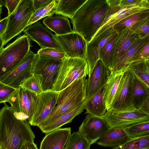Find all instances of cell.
<instances>
[{
  "label": "cell",
  "instance_id": "obj_12",
  "mask_svg": "<svg viewBox=\"0 0 149 149\" xmlns=\"http://www.w3.org/2000/svg\"><path fill=\"white\" fill-rule=\"evenodd\" d=\"M110 128H124L134 124L149 121V114L136 110L117 112L109 109L103 117Z\"/></svg>",
  "mask_w": 149,
  "mask_h": 149
},
{
  "label": "cell",
  "instance_id": "obj_37",
  "mask_svg": "<svg viewBox=\"0 0 149 149\" xmlns=\"http://www.w3.org/2000/svg\"><path fill=\"white\" fill-rule=\"evenodd\" d=\"M37 54L40 56L55 60L63 59L68 57L63 50L50 47L40 48Z\"/></svg>",
  "mask_w": 149,
  "mask_h": 149
},
{
  "label": "cell",
  "instance_id": "obj_42",
  "mask_svg": "<svg viewBox=\"0 0 149 149\" xmlns=\"http://www.w3.org/2000/svg\"><path fill=\"white\" fill-rule=\"evenodd\" d=\"M53 0H33V5L35 11L42 8L51 2Z\"/></svg>",
  "mask_w": 149,
  "mask_h": 149
},
{
  "label": "cell",
  "instance_id": "obj_34",
  "mask_svg": "<svg viewBox=\"0 0 149 149\" xmlns=\"http://www.w3.org/2000/svg\"><path fill=\"white\" fill-rule=\"evenodd\" d=\"M130 139L149 135V121L137 123L123 128Z\"/></svg>",
  "mask_w": 149,
  "mask_h": 149
},
{
  "label": "cell",
  "instance_id": "obj_21",
  "mask_svg": "<svg viewBox=\"0 0 149 149\" xmlns=\"http://www.w3.org/2000/svg\"><path fill=\"white\" fill-rule=\"evenodd\" d=\"M85 102L78 104L63 112L50 124L41 130L47 134L61 128L63 125L71 122L77 116L81 113L84 109Z\"/></svg>",
  "mask_w": 149,
  "mask_h": 149
},
{
  "label": "cell",
  "instance_id": "obj_49",
  "mask_svg": "<svg viewBox=\"0 0 149 149\" xmlns=\"http://www.w3.org/2000/svg\"><path fill=\"white\" fill-rule=\"evenodd\" d=\"M2 8H0V18H1V14L2 13Z\"/></svg>",
  "mask_w": 149,
  "mask_h": 149
},
{
  "label": "cell",
  "instance_id": "obj_4",
  "mask_svg": "<svg viewBox=\"0 0 149 149\" xmlns=\"http://www.w3.org/2000/svg\"><path fill=\"white\" fill-rule=\"evenodd\" d=\"M30 40L24 34L3 48L0 53V79L15 68L30 51Z\"/></svg>",
  "mask_w": 149,
  "mask_h": 149
},
{
  "label": "cell",
  "instance_id": "obj_24",
  "mask_svg": "<svg viewBox=\"0 0 149 149\" xmlns=\"http://www.w3.org/2000/svg\"><path fill=\"white\" fill-rule=\"evenodd\" d=\"M42 22L56 35H62L73 32L68 17L61 15L47 17L44 19Z\"/></svg>",
  "mask_w": 149,
  "mask_h": 149
},
{
  "label": "cell",
  "instance_id": "obj_14",
  "mask_svg": "<svg viewBox=\"0 0 149 149\" xmlns=\"http://www.w3.org/2000/svg\"><path fill=\"white\" fill-rule=\"evenodd\" d=\"M110 128L103 117L88 114L78 132L91 145L96 143Z\"/></svg>",
  "mask_w": 149,
  "mask_h": 149
},
{
  "label": "cell",
  "instance_id": "obj_10",
  "mask_svg": "<svg viewBox=\"0 0 149 149\" xmlns=\"http://www.w3.org/2000/svg\"><path fill=\"white\" fill-rule=\"evenodd\" d=\"M133 77L127 70L124 72L110 109L117 112L137 109L132 102Z\"/></svg>",
  "mask_w": 149,
  "mask_h": 149
},
{
  "label": "cell",
  "instance_id": "obj_45",
  "mask_svg": "<svg viewBox=\"0 0 149 149\" xmlns=\"http://www.w3.org/2000/svg\"><path fill=\"white\" fill-rule=\"evenodd\" d=\"M9 19L8 16L0 20V36H1L6 30Z\"/></svg>",
  "mask_w": 149,
  "mask_h": 149
},
{
  "label": "cell",
  "instance_id": "obj_7",
  "mask_svg": "<svg viewBox=\"0 0 149 149\" xmlns=\"http://www.w3.org/2000/svg\"><path fill=\"white\" fill-rule=\"evenodd\" d=\"M35 11L33 0H21L15 11L8 15L9 19L6 30L1 36L4 45L24 31Z\"/></svg>",
  "mask_w": 149,
  "mask_h": 149
},
{
  "label": "cell",
  "instance_id": "obj_50",
  "mask_svg": "<svg viewBox=\"0 0 149 149\" xmlns=\"http://www.w3.org/2000/svg\"></svg>",
  "mask_w": 149,
  "mask_h": 149
},
{
  "label": "cell",
  "instance_id": "obj_41",
  "mask_svg": "<svg viewBox=\"0 0 149 149\" xmlns=\"http://www.w3.org/2000/svg\"><path fill=\"white\" fill-rule=\"evenodd\" d=\"M21 0H5L6 7L8 10V16L10 15L15 11Z\"/></svg>",
  "mask_w": 149,
  "mask_h": 149
},
{
  "label": "cell",
  "instance_id": "obj_48",
  "mask_svg": "<svg viewBox=\"0 0 149 149\" xmlns=\"http://www.w3.org/2000/svg\"><path fill=\"white\" fill-rule=\"evenodd\" d=\"M3 6L6 7V3L5 0H0V8Z\"/></svg>",
  "mask_w": 149,
  "mask_h": 149
},
{
  "label": "cell",
  "instance_id": "obj_46",
  "mask_svg": "<svg viewBox=\"0 0 149 149\" xmlns=\"http://www.w3.org/2000/svg\"><path fill=\"white\" fill-rule=\"evenodd\" d=\"M149 98L144 102L138 109L147 114H149Z\"/></svg>",
  "mask_w": 149,
  "mask_h": 149
},
{
  "label": "cell",
  "instance_id": "obj_26",
  "mask_svg": "<svg viewBox=\"0 0 149 149\" xmlns=\"http://www.w3.org/2000/svg\"><path fill=\"white\" fill-rule=\"evenodd\" d=\"M103 87L86 100L84 106V109L86 110L85 114L100 117L104 116L107 111L103 98Z\"/></svg>",
  "mask_w": 149,
  "mask_h": 149
},
{
  "label": "cell",
  "instance_id": "obj_47",
  "mask_svg": "<svg viewBox=\"0 0 149 149\" xmlns=\"http://www.w3.org/2000/svg\"><path fill=\"white\" fill-rule=\"evenodd\" d=\"M4 44L1 36H0V53L3 48Z\"/></svg>",
  "mask_w": 149,
  "mask_h": 149
},
{
  "label": "cell",
  "instance_id": "obj_18",
  "mask_svg": "<svg viewBox=\"0 0 149 149\" xmlns=\"http://www.w3.org/2000/svg\"><path fill=\"white\" fill-rule=\"evenodd\" d=\"M116 30L117 32L118 36L112 52L111 66L110 72L127 49L140 38L137 34L133 33L127 27Z\"/></svg>",
  "mask_w": 149,
  "mask_h": 149
},
{
  "label": "cell",
  "instance_id": "obj_5",
  "mask_svg": "<svg viewBox=\"0 0 149 149\" xmlns=\"http://www.w3.org/2000/svg\"><path fill=\"white\" fill-rule=\"evenodd\" d=\"M88 74L86 59L66 57L62 60L53 90L60 91L76 80L86 78Z\"/></svg>",
  "mask_w": 149,
  "mask_h": 149
},
{
  "label": "cell",
  "instance_id": "obj_31",
  "mask_svg": "<svg viewBox=\"0 0 149 149\" xmlns=\"http://www.w3.org/2000/svg\"><path fill=\"white\" fill-rule=\"evenodd\" d=\"M149 18V10L131 15L120 21L113 26L115 30L127 27L131 30L137 23Z\"/></svg>",
  "mask_w": 149,
  "mask_h": 149
},
{
  "label": "cell",
  "instance_id": "obj_40",
  "mask_svg": "<svg viewBox=\"0 0 149 149\" xmlns=\"http://www.w3.org/2000/svg\"><path fill=\"white\" fill-rule=\"evenodd\" d=\"M148 60H149V42L138 51L130 64L134 62Z\"/></svg>",
  "mask_w": 149,
  "mask_h": 149
},
{
  "label": "cell",
  "instance_id": "obj_39",
  "mask_svg": "<svg viewBox=\"0 0 149 149\" xmlns=\"http://www.w3.org/2000/svg\"><path fill=\"white\" fill-rule=\"evenodd\" d=\"M16 89L0 81V103L6 102Z\"/></svg>",
  "mask_w": 149,
  "mask_h": 149
},
{
  "label": "cell",
  "instance_id": "obj_9",
  "mask_svg": "<svg viewBox=\"0 0 149 149\" xmlns=\"http://www.w3.org/2000/svg\"><path fill=\"white\" fill-rule=\"evenodd\" d=\"M36 54L32 65V73L42 77L43 92L53 90L63 59H53Z\"/></svg>",
  "mask_w": 149,
  "mask_h": 149
},
{
  "label": "cell",
  "instance_id": "obj_33",
  "mask_svg": "<svg viewBox=\"0 0 149 149\" xmlns=\"http://www.w3.org/2000/svg\"><path fill=\"white\" fill-rule=\"evenodd\" d=\"M91 145L78 131L70 134L64 149H90Z\"/></svg>",
  "mask_w": 149,
  "mask_h": 149
},
{
  "label": "cell",
  "instance_id": "obj_20",
  "mask_svg": "<svg viewBox=\"0 0 149 149\" xmlns=\"http://www.w3.org/2000/svg\"><path fill=\"white\" fill-rule=\"evenodd\" d=\"M114 30L113 27L111 28L98 37L87 43L86 59L88 65L89 74L99 59V53L101 48Z\"/></svg>",
  "mask_w": 149,
  "mask_h": 149
},
{
  "label": "cell",
  "instance_id": "obj_35",
  "mask_svg": "<svg viewBox=\"0 0 149 149\" xmlns=\"http://www.w3.org/2000/svg\"><path fill=\"white\" fill-rule=\"evenodd\" d=\"M149 149V135L130 139L120 146L111 149Z\"/></svg>",
  "mask_w": 149,
  "mask_h": 149
},
{
  "label": "cell",
  "instance_id": "obj_30",
  "mask_svg": "<svg viewBox=\"0 0 149 149\" xmlns=\"http://www.w3.org/2000/svg\"><path fill=\"white\" fill-rule=\"evenodd\" d=\"M117 36V32L114 29L107 38L99 53V59L104 63L109 69V72L111 66L112 52Z\"/></svg>",
  "mask_w": 149,
  "mask_h": 149
},
{
  "label": "cell",
  "instance_id": "obj_38",
  "mask_svg": "<svg viewBox=\"0 0 149 149\" xmlns=\"http://www.w3.org/2000/svg\"><path fill=\"white\" fill-rule=\"evenodd\" d=\"M131 30L140 38L149 36V18L137 23Z\"/></svg>",
  "mask_w": 149,
  "mask_h": 149
},
{
  "label": "cell",
  "instance_id": "obj_3",
  "mask_svg": "<svg viewBox=\"0 0 149 149\" xmlns=\"http://www.w3.org/2000/svg\"><path fill=\"white\" fill-rule=\"evenodd\" d=\"M86 78L76 80L58 92L55 106L47 118L38 127L41 130L47 126L63 112L86 100Z\"/></svg>",
  "mask_w": 149,
  "mask_h": 149
},
{
  "label": "cell",
  "instance_id": "obj_44",
  "mask_svg": "<svg viewBox=\"0 0 149 149\" xmlns=\"http://www.w3.org/2000/svg\"><path fill=\"white\" fill-rule=\"evenodd\" d=\"M143 0H120L119 5L121 6H132L139 4Z\"/></svg>",
  "mask_w": 149,
  "mask_h": 149
},
{
  "label": "cell",
  "instance_id": "obj_2",
  "mask_svg": "<svg viewBox=\"0 0 149 149\" xmlns=\"http://www.w3.org/2000/svg\"><path fill=\"white\" fill-rule=\"evenodd\" d=\"M3 103L0 109V149H18L23 142H34L30 125L17 119L10 107Z\"/></svg>",
  "mask_w": 149,
  "mask_h": 149
},
{
  "label": "cell",
  "instance_id": "obj_23",
  "mask_svg": "<svg viewBox=\"0 0 149 149\" xmlns=\"http://www.w3.org/2000/svg\"><path fill=\"white\" fill-rule=\"evenodd\" d=\"M149 42V36L139 38L127 51L110 71L109 76L123 70H126L130 62L138 51Z\"/></svg>",
  "mask_w": 149,
  "mask_h": 149
},
{
  "label": "cell",
  "instance_id": "obj_1",
  "mask_svg": "<svg viewBox=\"0 0 149 149\" xmlns=\"http://www.w3.org/2000/svg\"><path fill=\"white\" fill-rule=\"evenodd\" d=\"M109 8L107 0H86L71 19L73 32L90 42L103 23Z\"/></svg>",
  "mask_w": 149,
  "mask_h": 149
},
{
  "label": "cell",
  "instance_id": "obj_28",
  "mask_svg": "<svg viewBox=\"0 0 149 149\" xmlns=\"http://www.w3.org/2000/svg\"><path fill=\"white\" fill-rule=\"evenodd\" d=\"M86 0H59L55 15L72 19Z\"/></svg>",
  "mask_w": 149,
  "mask_h": 149
},
{
  "label": "cell",
  "instance_id": "obj_29",
  "mask_svg": "<svg viewBox=\"0 0 149 149\" xmlns=\"http://www.w3.org/2000/svg\"><path fill=\"white\" fill-rule=\"evenodd\" d=\"M127 70L149 87V60L132 63Z\"/></svg>",
  "mask_w": 149,
  "mask_h": 149
},
{
  "label": "cell",
  "instance_id": "obj_43",
  "mask_svg": "<svg viewBox=\"0 0 149 149\" xmlns=\"http://www.w3.org/2000/svg\"><path fill=\"white\" fill-rule=\"evenodd\" d=\"M18 149H38L34 142H23L19 146Z\"/></svg>",
  "mask_w": 149,
  "mask_h": 149
},
{
  "label": "cell",
  "instance_id": "obj_32",
  "mask_svg": "<svg viewBox=\"0 0 149 149\" xmlns=\"http://www.w3.org/2000/svg\"><path fill=\"white\" fill-rule=\"evenodd\" d=\"M59 1V0H53L48 5L35 11L31 17L27 26L45 17L51 16L55 14Z\"/></svg>",
  "mask_w": 149,
  "mask_h": 149
},
{
  "label": "cell",
  "instance_id": "obj_11",
  "mask_svg": "<svg viewBox=\"0 0 149 149\" xmlns=\"http://www.w3.org/2000/svg\"><path fill=\"white\" fill-rule=\"evenodd\" d=\"M37 54L30 50L22 61L11 71L0 79V81L17 89L33 74V64Z\"/></svg>",
  "mask_w": 149,
  "mask_h": 149
},
{
  "label": "cell",
  "instance_id": "obj_19",
  "mask_svg": "<svg viewBox=\"0 0 149 149\" xmlns=\"http://www.w3.org/2000/svg\"><path fill=\"white\" fill-rule=\"evenodd\" d=\"M71 133L70 127L60 128L50 132L43 139L39 149H64Z\"/></svg>",
  "mask_w": 149,
  "mask_h": 149
},
{
  "label": "cell",
  "instance_id": "obj_25",
  "mask_svg": "<svg viewBox=\"0 0 149 149\" xmlns=\"http://www.w3.org/2000/svg\"><path fill=\"white\" fill-rule=\"evenodd\" d=\"M126 70H123L110 76L103 90V98L107 111L111 108L123 75Z\"/></svg>",
  "mask_w": 149,
  "mask_h": 149
},
{
  "label": "cell",
  "instance_id": "obj_16",
  "mask_svg": "<svg viewBox=\"0 0 149 149\" xmlns=\"http://www.w3.org/2000/svg\"><path fill=\"white\" fill-rule=\"evenodd\" d=\"M58 92L53 90L42 92L38 98L29 124L38 127L48 116L55 106Z\"/></svg>",
  "mask_w": 149,
  "mask_h": 149
},
{
  "label": "cell",
  "instance_id": "obj_8",
  "mask_svg": "<svg viewBox=\"0 0 149 149\" xmlns=\"http://www.w3.org/2000/svg\"><path fill=\"white\" fill-rule=\"evenodd\" d=\"M120 0H107L109 8L107 15L101 27L92 40L98 37L126 17L135 13L149 10L148 0H143L139 4L126 6H120L119 4Z\"/></svg>",
  "mask_w": 149,
  "mask_h": 149
},
{
  "label": "cell",
  "instance_id": "obj_15",
  "mask_svg": "<svg viewBox=\"0 0 149 149\" xmlns=\"http://www.w3.org/2000/svg\"><path fill=\"white\" fill-rule=\"evenodd\" d=\"M24 32L40 48L50 47L62 50L52 31L40 22H37L28 26Z\"/></svg>",
  "mask_w": 149,
  "mask_h": 149
},
{
  "label": "cell",
  "instance_id": "obj_6",
  "mask_svg": "<svg viewBox=\"0 0 149 149\" xmlns=\"http://www.w3.org/2000/svg\"><path fill=\"white\" fill-rule=\"evenodd\" d=\"M38 95L19 86L6 102L10 105L15 116L29 124L33 117Z\"/></svg>",
  "mask_w": 149,
  "mask_h": 149
},
{
  "label": "cell",
  "instance_id": "obj_27",
  "mask_svg": "<svg viewBox=\"0 0 149 149\" xmlns=\"http://www.w3.org/2000/svg\"><path fill=\"white\" fill-rule=\"evenodd\" d=\"M148 98H149V87L133 75L132 102L134 107L138 109Z\"/></svg>",
  "mask_w": 149,
  "mask_h": 149
},
{
  "label": "cell",
  "instance_id": "obj_22",
  "mask_svg": "<svg viewBox=\"0 0 149 149\" xmlns=\"http://www.w3.org/2000/svg\"><path fill=\"white\" fill-rule=\"evenodd\" d=\"M130 139L123 128H110L96 143L102 146L113 148L122 145Z\"/></svg>",
  "mask_w": 149,
  "mask_h": 149
},
{
  "label": "cell",
  "instance_id": "obj_13",
  "mask_svg": "<svg viewBox=\"0 0 149 149\" xmlns=\"http://www.w3.org/2000/svg\"><path fill=\"white\" fill-rule=\"evenodd\" d=\"M54 37L68 57L86 59L87 42L79 33L73 32Z\"/></svg>",
  "mask_w": 149,
  "mask_h": 149
},
{
  "label": "cell",
  "instance_id": "obj_36",
  "mask_svg": "<svg viewBox=\"0 0 149 149\" xmlns=\"http://www.w3.org/2000/svg\"><path fill=\"white\" fill-rule=\"evenodd\" d=\"M42 77L39 74H33L20 86L22 87L39 95L43 91Z\"/></svg>",
  "mask_w": 149,
  "mask_h": 149
},
{
  "label": "cell",
  "instance_id": "obj_17",
  "mask_svg": "<svg viewBox=\"0 0 149 149\" xmlns=\"http://www.w3.org/2000/svg\"><path fill=\"white\" fill-rule=\"evenodd\" d=\"M88 76L86 82V100L104 87L109 77V71L103 62L99 59Z\"/></svg>",
  "mask_w": 149,
  "mask_h": 149
}]
</instances>
